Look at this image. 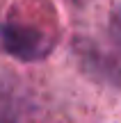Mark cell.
<instances>
[{
    "label": "cell",
    "instance_id": "6da1fadb",
    "mask_svg": "<svg viewBox=\"0 0 121 123\" xmlns=\"http://www.w3.org/2000/svg\"><path fill=\"white\" fill-rule=\"evenodd\" d=\"M5 53L23 62L41 59L57 43V16L48 0H21L0 23Z\"/></svg>",
    "mask_w": 121,
    "mask_h": 123
}]
</instances>
